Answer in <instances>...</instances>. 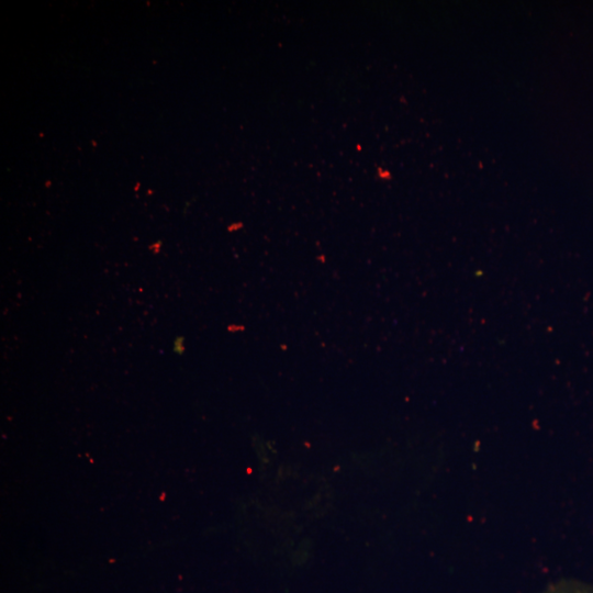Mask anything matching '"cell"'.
I'll list each match as a JSON object with an SVG mask.
<instances>
[{
    "mask_svg": "<svg viewBox=\"0 0 593 593\" xmlns=\"http://www.w3.org/2000/svg\"><path fill=\"white\" fill-rule=\"evenodd\" d=\"M174 350L178 354H182L183 351V338L182 337H178L176 338L175 343H174Z\"/></svg>",
    "mask_w": 593,
    "mask_h": 593,
    "instance_id": "2",
    "label": "cell"
},
{
    "mask_svg": "<svg viewBox=\"0 0 593 593\" xmlns=\"http://www.w3.org/2000/svg\"><path fill=\"white\" fill-rule=\"evenodd\" d=\"M540 593H593V584L577 579H561L549 584Z\"/></svg>",
    "mask_w": 593,
    "mask_h": 593,
    "instance_id": "1",
    "label": "cell"
}]
</instances>
